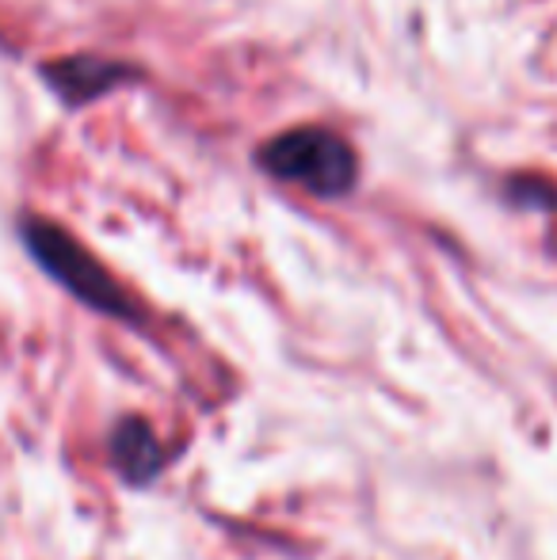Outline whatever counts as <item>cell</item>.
Here are the masks:
<instances>
[{"label":"cell","mask_w":557,"mask_h":560,"mask_svg":"<svg viewBox=\"0 0 557 560\" xmlns=\"http://www.w3.org/2000/svg\"><path fill=\"white\" fill-rule=\"evenodd\" d=\"M260 164L276 179H287V184H298L325 199L351 191L359 176V161L348 141L340 133L317 130V126H302V130L271 138L260 149Z\"/></svg>","instance_id":"7a4b0ae2"},{"label":"cell","mask_w":557,"mask_h":560,"mask_svg":"<svg viewBox=\"0 0 557 560\" xmlns=\"http://www.w3.org/2000/svg\"><path fill=\"white\" fill-rule=\"evenodd\" d=\"M107 454H112V465L127 485H153L156 477L169 465V450L161 446L156 431L149 428L138 416H123L112 428V439H107Z\"/></svg>","instance_id":"3957f363"},{"label":"cell","mask_w":557,"mask_h":560,"mask_svg":"<svg viewBox=\"0 0 557 560\" xmlns=\"http://www.w3.org/2000/svg\"><path fill=\"white\" fill-rule=\"evenodd\" d=\"M130 69L119 61H104V58H66L46 66V81L69 100V104H84V100L104 96L107 89H115L119 81H127Z\"/></svg>","instance_id":"277c9868"},{"label":"cell","mask_w":557,"mask_h":560,"mask_svg":"<svg viewBox=\"0 0 557 560\" xmlns=\"http://www.w3.org/2000/svg\"><path fill=\"white\" fill-rule=\"evenodd\" d=\"M23 244H27L31 259H35L54 282H61L81 305L104 313V317L130 320V325L141 320L135 298L115 282V275L107 271L73 233L43 222V218H27V222H23Z\"/></svg>","instance_id":"6da1fadb"}]
</instances>
